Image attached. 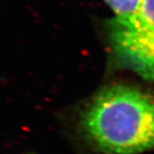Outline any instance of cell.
<instances>
[{
    "label": "cell",
    "mask_w": 154,
    "mask_h": 154,
    "mask_svg": "<svg viewBox=\"0 0 154 154\" xmlns=\"http://www.w3.org/2000/svg\"><path fill=\"white\" fill-rule=\"evenodd\" d=\"M114 14L111 22H123L136 13L144 0H103Z\"/></svg>",
    "instance_id": "3"
},
{
    "label": "cell",
    "mask_w": 154,
    "mask_h": 154,
    "mask_svg": "<svg viewBox=\"0 0 154 154\" xmlns=\"http://www.w3.org/2000/svg\"><path fill=\"white\" fill-rule=\"evenodd\" d=\"M109 40L118 66L154 82V0H144L126 22L110 21Z\"/></svg>",
    "instance_id": "2"
},
{
    "label": "cell",
    "mask_w": 154,
    "mask_h": 154,
    "mask_svg": "<svg viewBox=\"0 0 154 154\" xmlns=\"http://www.w3.org/2000/svg\"><path fill=\"white\" fill-rule=\"evenodd\" d=\"M74 128L94 154L154 152V95L128 83L106 85L77 107Z\"/></svg>",
    "instance_id": "1"
}]
</instances>
